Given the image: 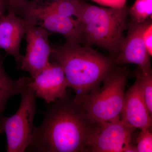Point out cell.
I'll return each instance as SVG.
<instances>
[{
    "label": "cell",
    "instance_id": "cell-1",
    "mask_svg": "<svg viewBox=\"0 0 152 152\" xmlns=\"http://www.w3.org/2000/svg\"><path fill=\"white\" fill-rule=\"evenodd\" d=\"M95 126L75 97L66 94L49 107L41 125L34 127L26 152H88Z\"/></svg>",
    "mask_w": 152,
    "mask_h": 152
},
{
    "label": "cell",
    "instance_id": "cell-2",
    "mask_svg": "<svg viewBox=\"0 0 152 152\" xmlns=\"http://www.w3.org/2000/svg\"><path fill=\"white\" fill-rule=\"evenodd\" d=\"M50 59L62 68L69 87L79 99L95 88L114 68L113 60L106 58L89 46L66 42L52 47Z\"/></svg>",
    "mask_w": 152,
    "mask_h": 152
},
{
    "label": "cell",
    "instance_id": "cell-3",
    "mask_svg": "<svg viewBox=\"0 0 152 152\" xmlns=\"http://www.w3.org/2000/svg\"><path fill=\"white\" fill-rule=\"evenodd\" d=\"M129 10L126 6L120 8H104L83 1L80 23L87 45L101 47L116 57L124 39Z\"/></svg>",
    "mask_w": 152,
    "mask_h": 152
},
{
    "label": "cell",
    "instance_id": "cell-4",
    "mask_svg": "<svg viewBox=\"0 0 152 152\" xmlns=\"http://www.w3.org/2000/svg\"><path fill=\"white\" fill-rule=\"evenodd\" d=\"M126 67H114L99 85L78 99L75 98L86 116L94 123L120 119L129 75Z\"/></svg>",
    "mask_w": 152,
    "mask_h": 152
},
{
    "label": "cell",
    "instance_id": "cell-5",
    "mask_svg": "<svg viewBox=\"0 0 152 152\" xmlns=\"http://www.w3.org/2000/svg\"><path fill=\"white\" fill-rule=\"evenodd\" d=\"M20 95L21 100L16 113L10 117L2 115L0 119V134L6 133L7 152H26L34 127L35 94L31 88L27 87Z\"/></svg>",
    "mask_w": 152,
    "mask_h": 152
},
{
    "label": "cell",
    "instance_id": "cell-6",
    "mask_svg": "<svg viewBox=\"0 0 152 152\" xmlns=\"http://www.w3.org/2000/svg\"><path fill=\"white\" fill-rule=\"evenodd\" d=\"M27 23L43 28L49 33H58L66 42L81 44L84 42L80 23L61 15L38 0H26L16 13Z\"/></svg>",
    "mask_w": 152,
    "mask_h": 152
},
{
    "label": "cell",
    "instance_id": "cell-7",
    "mask_svg": "<svg viewBox=\"0 0 152 152\" xmlns=\"http://www.w3.org/2000/svg\"><path fill=\"white\" fill-rule=\"evenodd\" d=\"M135 128L121 120L95 123L88 142V152H137L130 144Z\"/></svg>",
    "mask_w": 152,
    "mask_h": 152
},
{
    "label": "cell",
    "instance_id": "cell-8",
    "mask_svg": "<svg viewBox=\"0 0 152 152\" xmlns=\"http://www.w3.org/2000/svg\"><path fill=\"white\" fill-rule=\"evenodd\" d=\"M26 25L27 46L20 69L28 72L34 77L50 64L52 46L48 31L41 27L26 23Z\"/></svg>",
    "mask_w": 152,
    "mask_h": 152
},
{
    "label": "cell",
    "instance_id": "cell-9",
    "mask_svg": "<svg viewBox=\"0 0 152 152\" xmlns=\"http://www.w3.org/2000/svg\"><path fill=\"white\" fill-rule=\"evenodd\" d=\"M146 22L141 23L132 22L129 24L127 36L124 39L119 54L114 59L115 63L121 65L135 64L143 73H152L151 56L142 38Z\"/></svg>",
    "mask_w": 152,
    "mask_h": 152
},
{
    "label": "cell",
    "instance_id": "cell-10",
    "mask_svg": "<svg viewBox=\"0 0 152 152\" xmlns=\"http://www.w3.org/2000/svg\"><path fill=\"white\" fill-rule=\"evenodd\" d=\"M27 87L33 90L36 97L50 104L66 95L69 85L61 67L50 62L35 77H29Z\"/></svg>",
    "mask_w": 152,
    "mask_h": 152
},
{
    "label": "cell",
    "instance_id": "cell-11",
    "mask_svg": "<svg viewBox=\"0 0 152 152\" xmlns=\"http://www.w3.org/2000/svg\"><path fill=\"white\" fill-rule=\"evenodd\" d=\"M121 121L135 129L152 128V118L142 95L138 80L125 94L121 113Z\"/></svg>",
    "mask_w": 152,
    "mask_h": 152
},
{
    "label": "cell",
    "instance_id": "cell-12",
    "mask_svg": "<svg viewBox=\"0 0 152 152\" xmlns=\"http://www.w3.org/2000/svg\"><path fill=\"white\" fill-rule=\"evenodd\" d=\"M26 30L24 20L15 13L8 12L0 16V48L14 57L18 69L23 58L20 45Z\"/></svg>",
    "mask_w": 152,
    "mask_h": 152
},
{
    "label": "cell",
    "instance_id": "cell-13",
    "mask_svg": "<svg viewBox=\"0 0 152 152\" xmlns=\"http://www.w3.org/2000/svg\"><path fill=\"white\" fill-rule=\"evenodd\" d=\"M4 61H0V119L5 110L6 104L10 98L20 94L22 91L27 87L28 77H20L18 80L11 78L6 72Z\"/></svg>",
    "mask_w": 152,
    "mask_h": 152
},
{
    "label": "cell",
    "instance_id": "cell-14",
    "mask_svg": "<svg viewBox=\"0 0 152 152\" xmlns=\"http://www.w3.org/2000/svg\"><path fill=\"white\" fill-rule=\"evenodd\" d=\"M152 0H136L129 10L132 21L139 23L152 19Z\"/></svg>",
    "mask_w": 152,
    "mask_h": 152
},
{
    "label": "cell",
    "instance_id": "cell-15",
    "mask_svg": "<svg viewBox=\"0 0 152 152\" xmlns=\"http://www.w3.org/2000/svg\"><path fill=\"white\" fill-rule=\"evenodd\" d=\"M136 75L150 115L152 117V73L144 74L139 69Z\"/></svg>",
    "mask_w": 152,
    "mask_h": 152
},
{
    "label": "cell",
    "instance_id": "cell-16",
    "mask_svg": "<svg viewBox=\"0 0 152 152\" xmlns=\"http://www.w3.org/2000/svg\"><path fill=\"white\" fill-rule=\"evenodd\" d=\"M137 152H152V134L149 129H142L137 139Z\"/></svg>",
    "mask_w": 152,
    "mask_h": 152
},
{
    "label": "cell",
    "instance_id": "cell-17",
    "mask_svg": "<svg viewBox=\"0 0 152 152\" xmlns=\"http://www.w3.org/2000/svg\"><path fill=\"white\" fill-rule=\"evenodd\" d=\"M152 19L147 21L142 33L144 43L151 56H152Z\"/></svg>",
    "mask_w": 152,
    "mask_h": 152
},
{
    "label": "cell",
    "instance_id": "cell-18",
    "mask_svg": "<svg viewBox=\"0 0 152 152\" xmlns=\"http://www.w3.org/2000/svg\"><path fill=\"white\" fill-rule=\"evenodd\" d=\"M101 5L110 8H120L125 6L126 0H91Z\"/></svg>",
    "mask_w": 152,
    "mask_h": 152
},
{
    "label": "cell",
    "instance_id": "cell-19",
    "mask_svg": "<svg viewBox=\"0 0 152 152\" xmlns=\"http://www.w3.org/2000/svg\"><path fill=\"white\" fill-rule=\"evenodd\" d=\"M26 1V0H9L8 12H13L15 14Z\"/></svg>",
    "mask_w": 152,
    "mask_h": 152
},
{
    "label": "cell",
    "instance_id": "cell-20",
    "mask_svg": "<svg viewBox=\"0 0 152 152\" xmlns=\"http://www.w3.org/2000/svg\"><path fill=\"white\" fill-rule=\"evenodd\" d=\"M9 0H0V16L4 14L5 12L8 9Z\"/></svg>",
    "mask_w": 152,
    "mask_h": 152
},
{
    "label": "cell",
    "instance_id": "cell-21",
    "mask_svg": "<svg viewBox=\"0 0 152 152\" xmlns=\"http://www.w3.org/2000/svg\"><path fill=\"white\" fill-rule=\"evenodd\" d=\"M4 58L1 54V52H0V61H4Z\"/></svg>",
    "mask_w": 152,
    "mask_h": 152
}]
</instances>
